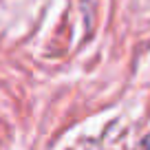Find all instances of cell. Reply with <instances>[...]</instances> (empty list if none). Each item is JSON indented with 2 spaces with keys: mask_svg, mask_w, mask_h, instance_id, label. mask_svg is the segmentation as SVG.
I'll return each mask as SVG.
<instances>
[]
</instances>
